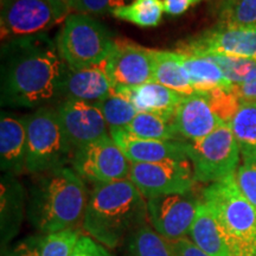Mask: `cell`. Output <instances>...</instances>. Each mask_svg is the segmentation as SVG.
<instances>
[{"mask_svg": "<svg viewBox=\"0 0 256 256\" xmlns=\"http://www.w3.org/2000/svg\"><path fill=\"white\" fill-rule=\"evenodd\" d=\"M68 64L46 34L2 43V104L34 108L62 98Z\"/></svg>", "mask_w": 256, "mask_h": 256, "instance_id": "6da1fadb", "label": "cell"}, {"mask_svg": "<svg viewBox=\"0 0 256 256\" xmlns=\"http://www.w3.org/2000/svg\"><path fill=\"white\" fill-rule=\"evenodd\" d=\"M146 217L147 202L130 179L94 184L82 228L95 241L114 249L128 232L142 226Z\"/></svg>", "mask_w": 256, "mask_h": 256, "instance_id": "7a4b0ae2", "label": "cell"}, {"mask_svg": "<svg viewBox=\"0 0 256 256\" xmlns=\"http://www.w3.org/2000/svg\"><path fill=\"white\" fill-rule=\"evenodd\" d=\"M84 182L66 166L38 174L32 190L30 215L42 232L72 229L83 220L88 204Z\"/></svg>", "mask_w": 256, "mask_h": 256, "instance_id": "3957f363", "label": "cell"}, {"mask_svg": "<svg viewBox=\"0 0 256 256\" xmlns=\"http://www.w3.org/2000/svg\"><path fill=\"white\" fill-rule=\"evenodd\" d=\"M26 171L40 174L66 166L74 150L64 133L56 110L43 107L25 116Z\"/></svg>", "mask_w": 256, "mask_h": 256, "instance_id": "277c9868", "label": "cell"}, {"mask_svg": "<svg viewBox=\"0 0 256 256\" xmlns=\"http://www.w3.org/2000/svg\"><path fill=\"white\" fill-rule=\"evenodd\" d=\"M114 42L107 28L95 18L72 14L63 22L56 46L69 68L82 69L104 62Z\"/></svg>", "mask_w": 256, "mask_h": 256, "instance_id": "5b68a950", "label": "cell"}, {"mask_svg": "<svg viewBox=\"0 0 256 256\" xmlns=\"http://www.w3.org/2000/svg\"><path fill=\"white\" fill-rule=\"evenodd\" d=\"M202 200L214 210L247 256H256V210L238 188L235 174L208 185Z\"/></svg>", "mask_w": 256, "mask_h": 256, "instance_id": "8992f818", "label": "cell"}, {"mask_svg": "<svg viewBox=\"0 0 256 256\" xmlns=\"http://www.w3.org/2000/svg\"><path fill=\"white\" fill-rule=\"evenodd\" d=\"M184 144L196 182L216 183L235 174L238 168L241 148L229 124H220L203 139Z\"/></svg>", "mask_w": 256, "mask_h": 256, "instance_id": "52a82bcc", "label": "cell"}, {"mask_svg": "<svg viewBox=\"0 0 256 256\" xmlns=\"http://www.w3.org/2000/svg\"><path fill=\"white\" fill-rule=\"evenodd\" d=\"M72 168L82 179L106 184L130 179L132 162L110 134L74 152Z\"/></svg>", "mask_w": 256, "mask_h": 256, "instance_id": "ba28073f", "label": "cell"}, {"mask_svg": "<svg viewBox=\"0 0 256 256\" xmlns=\"http://www.w3.org/2000/svg\"><path fill=\"white\" fill-rule=\"evenodd\" d=\"M130 179L147 200L162 194H188L196 184L188 160L132 162Z\"/></svg>", "mask_w": 256, "mask_h": 256, "instance_id": "9c48e42d", "label": "cell"}, {"mask_svg": "<svg viewBox=\"0 0 256 256\" xmlns=\"http://www.w3.org/2000/svg\"><path fill=\"white\" fill-rule=\"evenodd\" d=\"M60 20L49 0H6L2 4V40L46 34Z\"/></svg>", "mask_w": 256, "mask_h": 256, "instance_id": "30bf717a", "label": "cell"}, {"mask_svg": "<svg viewBox=\"0 0 256 256\" xmlns=\"http://www.w3.org/2000/svg\"><path fill=\"white\" fill-rule=\"evenodd\" d=\"M200 200L188 194H162L147 200V215L156 232L174 242L190 234Z\"/></svg>", "mask_w": 256, "mask_h": 256, "instance_id": "8fae6325", "label": "cell"}, {"mask_svg": "<svg viewBox=\"0 0 256 256\" xmlns=\"http://www.w3.org/2000/svg\"><path fill=\"white\" fill-rule=\"evenodd\" d=\"M177 51L194 56L256 57V28L217 25L180 44Z\"/></svg>", "mask_w": 256, "mask_h": 256, "instance_id": "7c38bea8", "label": "cell"}, {"mask_svg": "<svg viewBox=\"0 0 256 256\" xmlns=\"http://www.w3.org/2000/svg\"><path fill=\"white\" fill-rule=\"evenodd\" d=\"M56 110L74 152L110 136V127L101 110L94 104L62 100Z\"/></svg>", "mask_w": 256, "mask_h": 256, "instance_id": "4fadbf2b", "label": "cell"}, {"mask_svg": "<svg viewBox=\"0 0 256 256\" xmlns=\"http://www.w3.org/2000/svg\"><path fill=\"white\" fill-rule=\"evenodd\" d=\"M106 64L114 88L136 87L153 81L151 49L130 40H115Z\"/></svg>", "mask_w": 256, "mask_h": 256, "instance_id": "5bb4252c", "label": "cell"}, {"mask_svg": "<svg viewBox=\"0 0 256 256\" xmlns=\"http://www.w3.org/2000/svg\"><path fill=\"white\" fill-rule=\"evenodd\" d=\"M174 124L180 142H197L226 124L215 113L204 92H194L182 98L176 110Z\"/></svg>", "mask_w": 256, "mask_h": 256, "instance_id": "9a60e30c", "label": "cell"}, {"mask_svg": "<svg viewBox=\"0 0 256 256\" xmlns=\"http://www.w3.org/2000/svg\"><path fill=\"white\" fill-rule=\"evenodd\" d=\"M190 240L211 256H247L242 246L224 228L214 210L200 200L190 230Z\"/></svg>", "mask_w": 256, "mask_h": 256, "instance_id": "2e32d148", "label": "cell"}, {"mask_svg": "<svg viewBox=\"0 0 256 256\" xmlns=\"http://www.w3.org/2000/svg\"><path fill=\"white\" fill-rule=\"evenodd\" d=\"M114 92V86L102 62L82 69L68 68L62 87L63 100H78L95 104Z\"/></svg>", "mask_w": 256, "mask_h": 256, "instance_id": "e0dca14e", "label": "cell"}, {"mask_svg": "<svg viewBox=\"0 0 256 256\" xmlns=\"http://www.w3.org/2000/svg\"><path fill=\"white\" fill-rule=\"evenodd\" d=\"M110 134L130 162L188 160L184 142L140 139L130 134L124 128H110Z\"/></svg>", "mask_w": 256, "mask_h": 256, "instance_id": "ac0fdd59", "label": "cell"}, {"mask_svg": "<svg viewBox=\"0 0 256 256\" xmlns=\"http://www.w3.org/2000/svg\"><path fill=\"white\" fill-rule=\"evenodd\" d=\"M114 92L132 102L138 113L156 114L174 120L183 95L178 94L156 81L136 87H116Z\"/></svg>", "mask_w": 256, "mask_h": 256, "instance_id": "d6986e66", "label": "cell"}, {"mask_svg": "<svg viewBox=\"0 0 256 256\" xmlns=\"http://www.w3.org/2000/svg\"><path fill=\"white\" fill-rule=\"evenodd\" d=\"M0 162L6 174L26 171V121L25 116L2 113Z\"/></svg>", "mask_w": 256, "mask_h": 256, "instance_id": "ffe728a7", "label": "cell"}, {"mask_svg": "<svg viewBox=\"0 0 256 256\" xmlns=\"http://www.w3.org/2000/svg\"><path fill=\"white\" fill-rule=\"evenodd\" d=\"M151 55L153 60V81L183 96L194 94L190 78L178 51L151 49Z\"/></svg>", "mask_w": 256, "mask_h": 256, "instance_id": "44dd1931", "label": "cell"}, {"mask_svg": "<svg viewBox=\"0 0 256 256\" xmlns=\"http://www.w3.org/2000/svg\"><path fill=\"white\" fill-rule=\"evenodd\" d=\"M179 54L194 92H206L217 88L232 87L218 64L209 57Z\"/></svg>", "mask_w": 256, "mask_h": 256, "instance_id": "7402d4cb", "label": "cell"}, {"mask_svg": "<svg viewBox=\"0 0 256 256\" xmlns=\"http://www.w3.org/2000/svg\"><path fill=\"white\" fill-rule=\"evenodd\" d=\"M124 130L140 139L180 142L177 130H176L174 120L165 119V118L156 114L138 113L132 122Z\"/></svg>", "mask_w": 256, "mask_h": 256, "instance_id": "603a6c76", "label": "cell"}, {"mask_svg": "<svg viewBox=\"0 0 256 256\" xmlns=\"http://www.w3.org/2000/svg\"><path fill=\"white\" fill-rule=\"evenodd\" d=\"M126 256H174L171 242L142 224L130 234Z\"/></svg>", "mask_w": 256, "mask_h": 256, "instance_id": "cb8c5ba5", "label": "cell"}, {"mask_svg": "<svg viewBox=\"0 0 256 256\" xmlns=\"http://www.w3.org/2000/svg\"><path fill=\"white\" fill-rule=\"evenodd\" d=\"M229 126L243 153L256 152V101H241Z\"/></svg>", "mask_w": 256, "mask_h": 256, "instance_id": "d4e9b609", "label": "cell"}, {"mask_svg": "<svg viewBox=\"0 0 256 256\" xmlns=\"http://www.w3.org/2000/svg\"><path fill=\"white\" fill-rule=\"evenodd\" d=\"M164 14L162 0H133L130 4L114 10L113 17L139 28H156Z\"/></svg>", "mask_w": 256, "mask_h": 256, "instance_id": "484cf974", "label": "cell"}, {"mask_svg": "<svg viewBox=\"0 0 256 256\" xmlns=\"http://www.w3.org/2000/svg\"><path fill=\"white\" fill-rule=\"evenodd\" d=\"M110 128H124L136 118L138 112L132 102L116 92L94 104Z\"/></svg>", "mask_w": 256, "mask_h": 256, "instance_id": "4316f807", "label": "cell"}, {"mask_svg": "<svg viewBox=\"0 0 256 256\" xmlns=\"http://www.w3.org/2000/svg\"><path fill=\"white\" fill-rule=\"evenodd\" d=\"M218 25L256 28V0H226Z\"/></svg>", "mask_w": 256, "mask_h": 256, "instance_id": "83f0119b", "label": "cell"}, {"mask_svg": "<svg viewBox=\"0 0 256 256\" xmlns=\"http://www.w3.org/2000/svg\"><path fill=\"white\" fill-rule=\"evenodd\" d=\"M203 57H209L214 62L218 64L226 81L232 86L244 82L252 72L256 69V57H232L220 55Z\"/></svg>", "mask_w": 256, "mask_h": 256, "instance_id": "f1b7e54d", "label": "cell"}, {"mask_svg": "<svg viewBox=\"0 0 256 256\" xmlns=\"http://www.w3.org/2000/svg\"><path fill=\"white\" fill-rule=\"evenodd\" d=\"M78 230L66 229L48 234L40 240L42 256H72L80 238Z\"/></svg>", "mask_w": 256, "mask_h": 256, "instance_id": "f546056e", "label": "cell"}, {"mask_svg": "<svg viewBox=\"0 0 256 256\" xmlns=\"http://www.w3.org/2000/svg\"><path fill=\"white\" fill-rule=\"evenodd\" d=\"M243 162L235 172L238 186L256 210V154H242Z\"/></svg>", "mask_w": 256, "mask_h": 256, "instance_id": "4dcf8cb0", "label": "cell"}, {"mask_svg": "<svg viewBox=\"0 0 256 256\" xmlns=\"http://www.w3.org/2000/svg\"><path fill=\"white\" fill-rule=\"evenodd\" d=\"M126 5V0H76L72 12L87 16L112 14L114 10Z\"/></svg>", "mask_w": 256, "mask_h": 256, "instance_id": "1f68e13d", "label": "cell"}, {"mask_svg": "<svg viewBox=\"0 0 256 256\" xmlns=\"http://www.w3.org/2000/svg\"><path fill=\"white\" fill-rule=\"evenodd\" d=\"M72 256H115L94 238L81 236Z\"/></svg>", "mask_w": 256, "mask_h": 256, "instance_id": "d6a6232c", "label": "cell"}, {"mask_svg": "<svg viewBox=\"0 0 256 256\" xmlns=\"http://www.w3.org/2000/svg\"><path fill=\"white\" fill-rule=\"evenodd\" d=\"M232 89L241 101H256V69L244 82L232 86Z\"/></svg>", "mask_w": 256, "mask_h": 256, "instance_id": "836d02e7", "label": "cell"}, {"mask_svg": "<svg viewBox=\"0 0 256 256\" xmlns=\"http://www.w3.org/2000/svg\"><path fill=\"white\" fill-rule=\"evenodd\" d=\"M4 256H42L40 240L28 238L19 242Z\"/></svg>", "mask_w": 256, "mask_h": 256, "instance_id": "e575fe53", "label": "cell"}, {"mask_svg": "<svg viewBox=\"0 0 256 256\" xmlns=\"http://www.w3.org/2000/svg\"><path fill=\"white\" fill-rule=\"evenodd\" d=\"M171 246L174 256H211L208 254V252L202 250L200 248H198L197 246L188 238L171 242Z\"/></svg>", "mask_w": 256, "mask_h": 256, "instance_id": "d590c367", "label": "cell"}, {"mask_svg": "<svg viewBox=\"0 0 256 256\" xmlns=\"http://www.w3.org/2000/svg\"><path fill=\"white\" fill-rule=\"evenodd\" d=\"M200 2L202 0H162V4L166 14L171 17H179Z\"/></svg>", "mask_w": 256, "mask_h": 256, "instance_id": "8d00e7d4", "label": "cell"}, {"mask_svg": "<svg viewBox=\"0 0 256 256\" xmlns=\"http://www.w3.org/2000/svg\"><path fill=\"white\" fill-rule=\"evenodd\" d=\"M76 0H49L50 5L52 6L54 11L58 18L60 23H62L68 16L72 14L74 10V4Z\"/></svg>", "mask_w": 256, "mask_h": 256, "instance_id": "74e56055", "label": "cell"}, {"mask_svg": "<svg viewBox=\"0 0 256 256\" xmlns=\"http://www.w3.org/2000/svg\"><path fill=\"white\" fill-rule=\"evenodd\" d=\"M243 154H248V153H243ZM252 154H256V152H252Z\"/></svg>", "mask_w": 256, "mask_h": 256, "instance_id": "f35d334b", "label": "cell"}, {"mask_svg": "<svg viewBox=\"0 0 256 256\" xmlns=\"http://www.w3.org/2000/svg\"><path fill=\"white\" fill-rule=\"evenodd\" d=\"M6 2V0H2V2Z\"/></svg>", "mask_w": 256, "mask_h": 256, "instance_id": "ab89813d", "label": "cell"}]
</instances>
